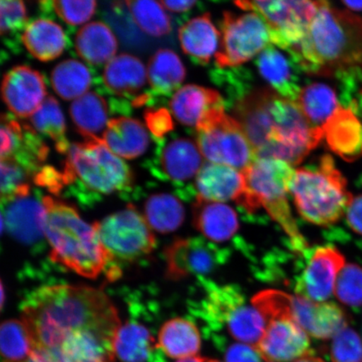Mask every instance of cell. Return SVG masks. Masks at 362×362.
<instances>
[{
  "label": "cell",
  "mask_w": 362,
  "mask_h": 362,
  "mask_svg": "<svg viewBox=\"0 0 362 362\" xmlns=\"http://www.w3.org/2000/svg\"><path fill=\"white\" fill-rule=\"evenodd\" d=\"M21 320L33 351L49 358L71 333L93 327H119L122 324L106 293L70 284L35 289L22 303Z\"/></svg>",
  "instance_id": "cell-1"
},
{
  "label": "cell",
  "mask_w": 362,
  "mask_h": 362,
  "mask_svg": "<svg viewBox=\"0 0 362 362\" xmlns=\"http://www.w3.org/2000/svg\"><path fill=\"white\" fill-rule=\"evenodd\" d=\"M288 52L308 75L354 74L362 68V18L320 1L305 38Z\"/></svg>",
  "instance_id": "cell-2"
},
{
  "label": "cell",
  "mask_w": 362,
  "mask_h": 362,
  "mask_svg": "<svg viewBox=\"0 0 362 362\" xmlns=\"http://www.w3.org/2000/svg\"><path fill=\"white\" fill-rule=\"evenodd\" d=\"M43 230L52 247L51 259L88 279L110 276L112 262L94 225L81 219L76 208L52 197L42 198Z\"/></svg>",
  "instance_id": "cell-3"
},
{
  "label": "cell",
  "mask_w": 362,
  "mask_h": 362,
  "mask_svg": "<svg viewBox=\"0 0 362 362\" xmlns=\"http://www.w3.org/2000/svg\"><path fill=\"white\" fill-rule=\"evenodd\" d=\"M245 193L238 205L248 214L260 208L277 223L288 236V245L296 252L306 250L307 242L294 220L288 204V193L296 170L288 163L276 158H257L243 170Z\"/></svg>",
  "instance_id": "cell-4"
},
{
  "label": "cell",
  "mask_w": 362,
  "mask_h": 362,
  "mask_svg": "<svg viewBox=\"0 0 362 362\" xmlns=\"http://www.w3.org/2000/svg\"><path fill=\"white\" fill-rule=\"evenodd\" d=\"M291 194L303 218L321 226L332 225L341 219L353 199L346 178L329 155L296 170Z\"/></svg>",
  "instance_id": "cell-5"
},
{
  "label": "cell",
  "mask_w": 362,
  "mask_h": 362,
  "mask_svg": "<svg viewBox=\"0 0 362 362\" xmlns=\"http://www.w3.org/2000/svg\"><path fill=\"white\" fill-rule=\"evenodd\" d=\"M62 175L64 187L83 188L88 194L107 196L133 188L134 176L129 165L102 139L71 144Z\"/></svg>",
  "instance_id": "cell-6"
},
{
  "label": "cell",
  "mask_w": 362,
  "mask_h": 362,
  "mask_svg": "<svg viewBox=\"0 0 362 362\" xmlns=\"http://www.w3.org/2000/svg\"><path fill=\"white\" fill-rule=\"evenodd\" d=\"M270 112L274 120V133L257 158H271L297 165L323 140L322 129L310 123L296 102L277 93L272 98Z\"/></svg>",
  "instance_id": "cell-7"
},
{
  "label": "cell",
  "mask_w": 362,
  "mask_h": 362,
  "mask_svg": "<svg viewBox=\"0 0 362 362\" xmlns=\"http://www.w3.org/2000/svg\"><path fill=\"white\" fill-rule=\"evenodd\" d=\"M104 248L110 255L111 280L120 277L117 262H132L151 253L156 239L146 217L133 205L93 223Z\"/></svg>",
  "instance_id": "cell-8"
},
{
  "label": "cell",
  "mask_w": 362,
  "mask_h": 362,
  "mask_svg": "<svg viewBox=\"0 0 362 362\" xmlns=\"http://www.w3.org/2000/svg\"><path fill=\"white\" fill-rule=\"evenodd\" d=\"M225 110H212L198 124L197 146L210 163L243 171L257 160L256 153L242 126Z\"/></svg>",
  "instance_id": "cell-9"
},
{
  "label": "cell",
  "mask_w": 362,
  "mask_h": 362,
  "mask_svg": "<svg viewBox=\"0 0 362 362\" xmlns=\"http://www.w3.org/2000/svg\"><path fill=\"white\" fill-rule=\"evenodd\" d=\"M243 11L256 13L268 27L270 42L289 51L305 38L320 1H237Z\"/></svg>",
  "instance_id": "cell-10"
},
{
  "label": "cell",
  "mask_w": 362,
  "mask_h": 362,
  "mask_svg": "<svg viewBox=\"0 0 362 362\" xmlns=\"http://www.w3.org/2000/svg\"><path fill=\"white\" fill-rule=\"evenodd\" d=\"M221 42L215 56L217 68L238 67L270 45L268 27L256 13L225 11L220 24Z\"/></svg>",
  "instance_id": "cell-11"
},
{
  "label": "cell",
  "mask_w": 362,
  "mask_h": 362,
  "mask_svg": "<svg viewBox=\"0 0 362 362\" xmlns=\"http://www.w3.org/2000/svg\"><path fill=\"white\" fill-rule=\"evenodd\" d=\"M345 265V257L334 247L307 248L298 253L296 274L293 280L294 292L298 297L312 302L327 300Z\"/></svg>",
  "instance_id": "cell-12"
},
{
  "label": "cell",
  "mask_w": 362,
  "mask_h": 362,
  "mask_svg": "<svg viewBox=\"0 0 362 362\" xmlns=\"http://www.w3.org/2000/svg\"><path fill=\"white\" fill-rule=\"evenodd\" d=\"M226 248L201 238L176 239L165 250L166 275L171 280L204 277L228 261Z\"/></svg>",
  "instance_id": "cell-13"
},
{
  "label": "cell",
  "mask_w": 362,
  "mask_h": 362,
  "mask_svg": "<svg viewBox=\"0 0 362 362\" xmlns=\"http://www.w3.org/2000/svg\"><path fill=\"white\" fill-rule=\"evenodd\" d=\"M202 288V300L193 303L192 314L208 328L228 330L252 310L242 288L237 285H219L204 277L197 278Z\"/></svg>",
  "instance_id": "cell-14"
},
{
  "label": "cell",
  "mask_w": 362,
  "mask_h": 362,
  "mask_svg": "<svg viewBox=\"0 0 362 362\" xmlns=\"http://www.w3.org/2000/svg\"><path fill=\"white\" fill-rule=\"evenodd\" d=\"M158 174L180 189V197L196 199L194 187L189 182L196 180L203 166L202 155L197 144L192 139L171 140L161 149Z\"/></svg>",
  "instance_id": "cell-15"
},
{
  "label": "cell",
  "mask_w": 362,
  "mask_h": 362,
  "mask_svg": "<svg viewBox=\"0 0 362 362\" xmlns=\"http://www.w3.org/2000/svg\"><path fill=\"white\" fill-rule=\"evenodd\" d=\"M257 349L270 362L296 361L310 355V339L300 325L289 318L269 321Z\"/></svg>",
  "instance_id": "cell-16"
},
{
  "label": "cell",
  "mask_w": 362,
  "mask_h": 362,
  "mask_svg": "<svg viewBox=\"0 0 362 362\" xmlns=\"http://www.w3.org/2000/svg\"><path fill=\"white\" fill-rule=\"evenodd\" d=\"M119 327H94L71 333L51 359L57 362H113V341Z\"/></svg>",
  "instance_id": "cell-17"
},
{
  "label": "cell",
  "mask_w": 362,
  "mask_h": 362,
  "mask_svg": "<svg viewBox=\"0 0 362 362\" xmlns=\"http://www.w3.org/2000/svg\"><path fill=\"white\" fill-rule=\"evenodd\" d=\"M1 93L8 110L19 117H30L47 98L42 76L26 66L13 67L4 75Z\"/></svg>",
  "instance_id": "cell-18"
},
{
  "label": "cell",
  "mask_w": 362,
  "mask_h": 362,
  "mask_svg": "<svg viewBox=\"0 0 362 362\" xmlns=\"http://www.w3.org/2000/svg\"><path fill=\"white\" fill-rule=\"evenodd\" d=\"M2 201L1 228L26 245H33L45 236V207L31 192Z\"/></svg>",
  "instance_id": "cell-19"
},
{
  "label": "cell",
  "mask_w": 362,
  "mask_h": 362,
  "mask_svg": "<svg viewBox=\"0 0 362 362\" xmlns=\"http://www.w3.org/2000/svg\"><path fill=\"white\" fill-rule=\"evenodd\" d=\"M274 93L268 89L252 90L233 108L234 119L242 126L256 156L268 146L274 133L270 103Z\"/></svg>",
  "instance_id": "cell-20"
},
{
  "label": "cell",
  "mask_w": 362,
  "mask_h": 362,
  "mask_svg": "<svg viewBox=\"0 0 362 362\" xmlns=\"http://www.w3.org/2000/svg\"><path fill=\"white\" fill-rule=\"evenodd\" d=\"M291 319L312 337L319 339L334 338L348 327V316L341 307L332 302H312L293 297Z\"/></svg>",
  "instance_id": "cell-21"
},
{
  "label": "cell",
  "mask_w": 362,
  "mask_h": 362,
  "mask_svg": "<svg viewBox=\"0 0 362 362\" xmlns=\"http://www.w3.org/2000/svg\"><path fill=\"white\" fill-rule=\"evenodd\" d=\"M255 65L262 78L279 96L297 101L303 71L291 53L270 44L257 56Z\"/></svg>",
  "instance_id": "cell-22"
},
{
  "label": "cell",
  "mask_w": 362,
  "mask_h": 362,
  "mask_svg": "<svg viewBox=\"0 0 362 362\" xmlns=\"http://www.w3.org/2000/svg\"><path fill=\"white\" fill-rule=\"evenodd\" d=\"M151 329L134 317L121 324L113 341V362H166Z\"/></svg>",
  "instance_id": "cell-23"
},
{
  "label": "cell",
  "mask_w": 362,
  "mask_h": 362,
  "mask_svg": "<svg viewBox=\"0 0 362 362\" xmlns=\"http://www.w3.org/2000/svg\"><path fill=\"white\" fill-rule=\"evenodd\" d=\"M194 185L196 199L220 203L233 201L238 204L246 189L242 171L210 162L203 165Z\"/></svg>",
  "instance_id": "cell-24"
},
{
  "label": "cell",
  "mask_w": 362,
  "mask_h": 362,
  "mask_svg": "<svg viewBox=\"0 0 362 362\" xmlns=\"http://www.w3.org/2000/svg\"><path fill=\"white\" fill-rule=\"evenodd\" d=\"M322 133L328 148L342 160L353 162L362 156V124L350 108L339 107Z\"/></svg>",
  "instance_id": "cell-25"
},
{
  "label": "cell",
  "mask_w": 362,
  "mask_h": 362,
  "mask_svg": "<svg viewBox=\"0 0 362 362\" xmlns=\"http://www.w3.org/2000/svg\"><path fill=\"white\" fill-rule=\"evenodd\" d=\"M217 107H225L221 93L194 84L176 90L170 101V111L175 119L196 129L207 113Z\"/></svg>",
  "instance_id": "cell-26"
},
{
  "label": "cell",
  "mask_w": 362,
  "mask_h": 362,
  "mask_svg": "<svg viewBox=\"0 0 362 362\" xmlns=\"http://www.w3.org/2000/svg\"><path fill=\"white\" fill-rule=\"evenodd\" d=\"M179 39L183 52L199 65H207L218 52L221 33L209 13L193 18L180 27Z\"/></svg>",
  "instance_id": "cell-27"
},
{
  "label": "cell",
  "mask_w": 362,
  "mask_h": 362,
  "mask_svg": "<svg viewBox=\"0 0 362 362\" xmlns=\"http://www.w3.org/2000/svg\"><path fill=\"white\" fill-rule=\"evenodd\" d=\"M193 223L212 242L228 241L239 229L238 217L232 207L220 202L194 199Z\"/></svg>",
  "instance_id": "cell-28"
},
{
  "label": "cell",
  "mask_w": 362,
  "mask_h": 362,
  "mask_svg": "<svg viewBox=\"0 0 362 362\" xmlns=\"http://www.w3.org/2000/svg\"><path fill=\"white\" fill-rule=\"evenodd\" d=\"M102 141L117 156L133 160L147 151L149 138L139 120L121 117L108 121Z\"/></svg>",
  "instance_id": "cell-29"
},
{
  "label": "cell",
  "mask_w": 362,
  "mask_h": 362,
  "mask_svg": "<svg viewBox=\"0 0 362 362\" xmlns=\"http://www.w3.org/2000/svg\"><path fill=\"white\" fill-rule=\"evenodd\" d=\"M146 66L139 58L120 54L107 62L103 71V81L112 93L119 96H133L146 83Z\"/></svg>",
  "instance_id": "cell-30"
},
{
  "label": "cell",
  "mask_w": 362,
  "mask_h": 362,
  "mask_svg": "<svg viewBox=\"0 0 362 362\" xmlns=\"http://www.w3.org/2000/svg\"><path fill=\"white\" fill-rule=\"evenodd\" d=\"M158 343L170 358H187L200 351L201 333L192 321L177 317L163 324L158 333Z\"/></svg>",
  "instance_id": "cell-31"
},
{
  "label": "cell",
  "mask_w": 362,
  "mask_h": 362,
  "mask_svg": "<svg viewBox=\"0 0 362 362\" xmlns=\"http://www.w3.org/2000/svg\"><path fill=\"white\" fill-rule=\"evenodd\" d=\"M75 47L78 56L84 61L100 65L115 57L117 42L110 27L103 22L94 21L78 31Z\"/></svg>",
  "instance_id": "cell-32"
},
{
  "label": "cell",
  "mask_w": 362,
  "mask_h": 362,
  "mask_svg": "<svg viewBox=\"0 0 362 362\" xmlns=\"http://www.w3.org/2000/svg\"><path fill=\"white\" fill-rule=\"evenodd\" d=\"M22 42L31 55L42 62L61 56L66 47L62 27L49 20L39 19L28 25L22 35Z\"/></svg>",
  "instance_id": "cell-33"
},
{
  "label": "cell",
  "mask_w": 362,
  "mask_h": 362,
  "mask_svg": "<svg viewBox=\"0 0 362 362\" xmlns=\"http://www.w3.org/2000/svg\"><path fill=\"white\" fill-rule=\"evenodd\" d=\"M70 115L76 130L85 140L101 139L108 124L107 105L103 97L89 92L76 99L70 106Z\"/></svg>",
  "instance_id": "cell-34"
},
{
  "label": "cell",
  "mask_w": 362,
  "mask_h": 362,
  "mask_svg": "<svg viewBox=\"0 0 362 362\" xmlns=\"http://www.w3.org/2000/svg\"><path fill=\"white\" fill-rule=\"evenodd\" d=\"M296 103L310 123L318 129H322L341 106L336 90L323 83L305 85Z\"/></svg>",
  "instance_id": "cell-35"
},
{
  "label": "cell",
  "mask_w": 362,
  "mask_h": 362,
  "mask_svg": "<svg viewBox=\"0 0 362 362\" xmlns=\"http://www.w3.org/2000/svg\"><path fill=\"white\" fill-rule=\"evenodd\" d=\"M187 71L177 54L168 49L156 52L148 63L147 78L156 93L170 94L183 83Z\"/></svg>",
  "instance_id": "cell-36"
},
{
  "label": "cell",
  "mask_w": 362,
  "mask_h": 362,
  "mask_svg": "<svg viewBox=\"0 0 362 362\" xmlns=\"http://www.w3.org/2000/svg\"><path fill=\"white\" fill-rule=\"evenodd\" d=\"M185 209L179 200L170 194H156L144 204V217L151 228L160 233L177 230L185 220Z\"/></svg>",
  "instance_id": "cell-37"
},
{
  "label": "cell",
  "mask_w": 362,
  "mask_h": 362,
  "mask_svg": "<svg viewBox=\"0 0 362 362\" xmlns=\"http://www.w3.org/2000/svg\"><path fill=\"white\" fill-rule=\"evenodd\" d=\"M53 90L63 100L71 101L87 93L92 78L83 63L69 59L59 63L52 72Z\"/></svg>",
  "instance_id": "cell-38"
},
{
  "label": "cell",
  "mask_w": 362,
  "mask_h": 362,
  "mask_svg": "<svg viewBox=\"0 0 362 362\" xmlns=\"http://www.w3.org/2000/svg\"><path fill=\"white\" fill-rule=\"evenodd\" d=\"M30 124L35 131L47 135L55 141L59 153H67L71 144L66 138L65 119L56 98H45L42 105L31 115Z\"/></svg>",
  "instance_id": "cell-39"
},
{
  "label": "cell",
  "mask_w": 362,
  "mask_h": 362,
  "mask_svg": "<svg viewBox=\"0 0 362 362\" xmlns=\"http://www.w3.org/2000/svg\"><path fill=\"white\" fill-rule=\"evenodd\" d=\"M210 76L217 87L223 90L226 110H233L252 92V76L246 68H216L211 71Z\"/></svg>",
  "instance_id": "cell-40"
},
{
  "label": "cell",
  "mask_w": 362,
  "mask_h": 362,
  "mask_svg": "<svg viewBox=\"0 0 362 362\" xmlns=\"http://www.w3.org/2000/svg\"><path fill=\"white\" fill-rule=\"evenodd\" d=\"M2 362H26L33 352V342L22 320H8L0 328Z\"/></svg>",
  "instance_id": "cell-41"
},
{
  "label": "cell",
  "mask_w": 362,
  "mask_h": 362,
  "mask_svg": "<svg viewBox=\"0 0 362 362\" xmlns=\"http://www.w3.org/2000/svg\"><path fill=\"white\" fill-rule=\"evenodd\" d=\"M125 4L136 24L144 33L162 36L170 33V19L160 2L139 0L126 1Z\"/></svg>",
  "instance_id": "cell-42"
},
{
  "label": "cell",
  "mask_w": 362,
  "mask_h": 362,
  "mask_svg": "<svg viewBox=\"0 0 362 362\" xmlns=\"http://www.w3.org/2000/svg\"><path fill=\"white\" fill-rule=\"evenodd\" d=\"M338 300L352 308L362 306V268L354 264H346L339 274L334 286Z\"/></svg>",
  "instance_id": "cell-43"
},
{
  "label": "cell",
  "mask_w": 362,
  "mask_h": 362,
  "mask_svg": "<svg viewBox=\"0 0 362 362\" xmlns=\"http://www.w3.org/2000/svg\"><path fill=\"white\" fill-rule=\"evenodd\" d=\"M31 175L16 160H1V200L30 192Z\"/></svg>",
  "instance_id": "cell-44"
},
{
  "label": "cell",
  "mask_w": 362,
  "mask_h": 362,
  "mask_svg": "<svg viewBox=\"0 0 362 362\" xmlns=\"http://www.w3.org/2000/svg\"><path fill=\"white\" fill-rule=\"evenodd\" d=\"M332 362H362V341L354 329L346 327L332 339L329 349Z\"/></svg>",
  "instance_id": "cell-45"
},
{
  "label": "cell",
  "mask_w": 362,
  "mask_h": 362,
  "mask_svg": "<svg viewBox=\"0 0 362 362\" xmlns=\"http://www.w3.org/2000/svg\"><path fill=\"white\" fill-rule=\"evenodd\" d=\"M54 10L63 21L71 25H79L92 18L96 10V1H54Z\"/></svg>",
  "instance_id": "cell-46"
},
{
  "label": "cell",
  "mask_w": 362,
  "mask_h": 362,
  "mask_svg": "<svg viewBox=\"0 0 362 362\" xmlns=\"http://www.w3.org/2000/svg\"><path fill=\"white\" fill-rule=\"evenodd\" d=\"M0 29L2 35L20 30L25 25L26 8L22 1H0Z\"/></svg>",
  "instance_id": "cell-47"
},
{
  "label": "cell",
  "mask_w": 362,
  "mask_h": 362,
  "mask_svg": "<svg viewBox=\"0 0 362 362\" xmlns=\"http://www.w3.org/2000/svg\"><path fill=\"white\" fill-rule=\"evenodd\" d=\"M144 119L146 121L148 129L157 138H162L174 129L173 120L165 108L146 110L144 112Z\"/></svg>",
  "instance_id": "cell-48"
},
{
  "label": "cell",
  "mask_w": 362,
  "mask_h": 362,
  "mask_svg": "<svg viewBox=\"0 0 362 362\" xmlns=\"http://www.w3.org/2000/svg\"><path fill=\"white\" fill-rule=\"evenodd\" d=\"M262 356L255 346L235 343L225 353L226 362H262Z\"/></svg>",
  "instance_id": "cell-49"
},
{
  "label": "cell",
  "mask_w": 362,
  "mask_h": 362,
  "mask_svg": "<svg viewBox=\"0 0 362 362\" xmlns=\"http://www.w3.org/2000/svg\"><path fill=\"white\" fill-rule=\"evenodd\" d=\"M346 216L349 228L353 232L362 236V194L352 199Z\"/></svg>",
  "instance_id": "cell-50"
},
{
  "label": "cell",
  "mask_w": 362,
  "mask_h": 362,
  "mask_svg": "<svg viewBox=\"0 0 362 362\" xmlns=\"http://www.w3.org/2000/svg\"><path fill=\"white\" fill-rule=\"evenodd\" d=\"M163 6L167 10L175 13H184L192 10L197 4L192 0H183V1H170V0H162L160 1Z\"/></svg>",
  "instance_id": "cell-51"
},
{
  "label": "cell",
  "mask_w": 362,
  "mask_h": 362,
  "mask_svg": "<svg viewBox=\"0 0 362 362\" xmlns=\"http://www.w3.org/2000/svg\"><path fill=\"white\" fill-rule=\"evenodd\" d=\"M26 362H57L54 361L49 357L45 356L42 354H40L38 352H35L33 351V354L30 356V358L27 360Z\"/></svg>",
  "instance_id": "cell-52"
},
{
  "label": "cell",
  "mask_w": 362,
  "mask_h": 362,
  "mask_svg": "<svg viewBox=\"0 0 362 362\" xmlns=\"http://www.w3.org/2000/svg\"><path fill=\"white\" fill-rule=\"evenodd\" d=\"M343 4L354 11H362V1H343Z\"/></svg>",
  "instance_id": "cell-53"
},
{
  "label": "cell",
  "mask_w": 362,
  "mask_h": 362,
  "mask_svg": "<svg viewBox=\"0 0 362 362\" xmlns=\"http://www.w3.org/2000/svg\"><path fill=\"white\" fill-rule=\"evenodd\" d=\"M294 362H325L324 360L321 359L320 357H317L315 356L307 355L302 358L298 359Z\"/></svg>",
  "instance_id": "cell-54"
},
{
  "label": "cell",
  "mask_w": 362,
  "mask_h": 362,
  "mask_svg": "<svg viewBox=\"0 0 362 362\" xmlns=\"http://www.w3.org/2000/svg\"><path fill=\"white\" fill-rule=\"evenodd\" d=\"M206 361L207 360L203 358V357L194 356L192 357H187V358L178 360L176 362H206Z\"/></svg>",
  "instance_id": "cell-55"
},
{
  "label": "cell",
  "mask_w": 362,
  "mask_h": 362,
  "mask_svg": "<svg viewBox=\"0 0 362 362\" xmlns=\"http://www.w3.org/2000/svg\"><path fill=\"white\" fill-rule=\"evenodd\" d=\"M1 291H2V293H1V305L2 307L4 306V286L2 285V287H1Z\"/></svg>",
  "instance_id": "cell-56"
},
{
  "label": "cell",
  "mask_w": 362,
  "mask_h": 362,
  "mask_svg": "<svg viewBox=\"0 0 362 362\" xmlns=\"http://www.w3.org/2000/svg\"><path fill=\"white\" fill-rule=\"evenodd\" d=\"M206 362H221L218 360H207Z\"/></svg>",
  "instance_id": "cell-57"
}]
</instances>
